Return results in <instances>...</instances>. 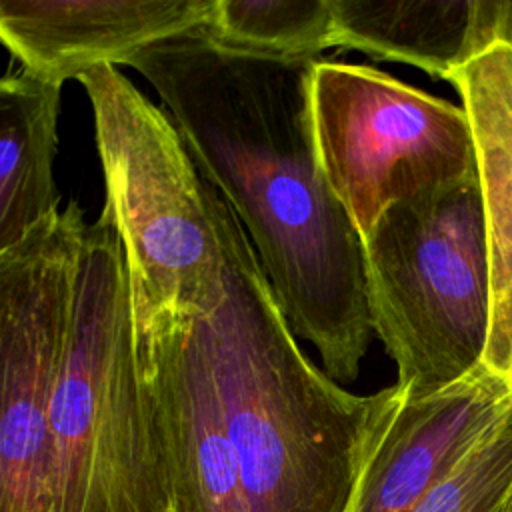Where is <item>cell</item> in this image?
Instances as JSON below:
<instances>
[{"mask_svg":"<svg viewBox=\"0 0 512 512\" xmlns=\"http://www.w3.org/2000/svg\"><path fill=\"white\" fill-rule=\"evenodd\" d=\"M314 60L232 52L188 32L134 54L200 174L222 194L296 338L354 382L372 342L364 242L314 146Z\"/></svg>","mask_w":512,"mask_h":512,"instance_id":"6da1fadb","label":"cell"},{"mask_svg":"<svg viewBox=\"0 0 512 512\" xmlns=\"http://www.w3.org/2000/svg\"><path fill=\"white\" fill-rule=\"evenodd\" d=\"M222 252V298L200 316L248 512H344L392 384L354 394L300 348L252 244L204 178Z\"/></svg>","mask_w":512,"mask_h":512,"instance_id":"7a4b0ae2","label":"cell"},{"mask_svg":"<svg viewBox=\"0 0 512 512\" xmlns=\"http://www.w3.org/2000/svg\"><path fill=\"white\" fill-rule=\"evenodd\" d=\"M50 436V512H160L158 430L138 370L126 252L106 206L82 240Z\"/></svg>","mask_w":512,"mask_h":512,"instance_id":"3957f363","label":"cell"},{"mask_svg":"<svg viewBox=\"0 0 512 512\" xmlns=\"http://www.w3.org/2000/svg\"><path fill=\"white\" fill-rule=\"evenodd\" d=\"M364 268L372 332L406 396L482 364L492 276L478 176L392 206L364 240Z\"/></svg>","mask_w":512,"mask_h":512,"instance_id":"277c9868","label":"cell"},{"mask_svg":"<svg viewBox=\"0 0 512 512\" xmlns=\"http://www.w3.org/2000/svg\"><path fill=\"white\" fill-rule=\"evenodd\" d=\"M78 82L92 108L104 206L126 252L134 324L160 312H212L222 298L218 230L178 128L116 66Z\"/></svg>","mask_w":512,"mask_h":512,"instance_id":"5b68a950","label":"cell"},{"mask_svg":"<svg viewBox=\"0 0 512 512\" xmlns=\"http://www.w3.org/2000/svg\"><path fill=\"white\" fill-rule=\"evenodd\" d=\"M310 120L320 168L362 242L392 206L476 176L464 108L374 66L314 60Z\"/></svg>","mask_w":512,"mask_h":512,"instance_id":"8992f818","label":"cell"},{"mask_svg":"<svg viewBox=\"0 0 512 512\" xmlns=\"http://www.w3.org/2000/svg\"><path fill=\"white\" fill-rule=\"evenodd\" d=\"M86 226L72 200L0 256V512H50V404Z\"/></svg>","mask_w":512,"mask_h":512,"instance_id":"52a82bcc","label":"cell"},{"mask_svg":"<svg viewBox=\"0 0 512 512\" xmlns=\"http://www.w3.org/2000/svg\"><path fill=\"white\" fill-rule=\"evenodd\" d=\"M160 442V512H248L200 316L134 324Z\"/></svg>","mask_w":512,"mask_h":512,"instance_id":"ba28073f","label":"cell"},{"mask_svg":"<svg viewBox=\"0 0 512 512\" xmlns=\"http://www.w3.org/2000/svg\"><path fill=\"white\" fill-rule=\"evenodd\" d=\"M510 404L506 378L484 364L436 392L404 394L368 436L344 512H414Z\"/></svg>","mask_w":512,"mask_h":512,"instance_id":"9c48e42d","label":"cell"},{"mask_svg":"<svg viewBox=\"0 0 512 512\" xmlns=\"http://www.w3.org/2000/svg\"><path fill=\"white\" fill-rule=\"evenodd\" d=\"M214 0H0V44L54 84L202 30Z\"/></svg>","mask_w":512,"mask_h":512,"instance_id":"30bf717a","label":"cell"},{"mask_svg":"<svg viewBox=\"0 0 512 512\" xmlns=\"http://www.w3.org/2000/svg\"><path fill=\"white\" fill-rule=\"evenodd\" d=\"M446 82L472 126L488 238L492 318L482 364L506 376L512 358V48L490 44Z\"/></svg>","mask_w":512,"mask_h":512,"instance_id":"8fae6325","label":"cell"},{"mask_svg":"<svg viewBox=\"0 0 512 512\" xmlns=\"http://www.w3.org/2000/svg\"><path fill=\"white\" fill-rule=\"evenodd\" d=\"M334 48L446 80L492 40L484 0H330Z\"/></svg>","mask_w":512,"mask_h":512,"instance_id":"7c38bea8","label":"cell"},{"mask_svg":"<svg viewBox=\"0 0 512 512\" xmlns=\"http://www.w3.org/2000/svg\"><path fill=\"white\" fill-rule=\"evenodd\" d=\"M60 90L22 68L0 76V256L60 210L54 180Z\"/></svg>","mask_w":512,"mask_h":512,"instance_id":"4fadbf2b","label":"cell"},{"mask_svg":"<svg viewBox=\"0 0 512 512\" xmlns=\"http://www.w3.org/2000/svg\"><path fill=\"white\" fill-rule=\"evenodd\" d=\"M206 38L272 60H318L334 48L330 0H214Z\"/></svg>","mask_w":512,"mask_h":512,"instance_id":"5bb4252c","label":"cell"},{"mask_svg":"<svg viewBox=\"0 0 512 512\" xmlns=\"http://www.w3.org/2000/svg\"><path fill=\"white\" fill-rule=\"evenodd\" d=\"M414 512H512V404Z\"/></svg>","mask_w":512,"mask_h":512,"instance_id":"9a60e30c","label":"cell"},{"mask_svg":"<svg viewBox=\"0 0 512 512\" xmlns=\"http://www.w3.org/2000/svg\"><path fill=\"white\" fill-rule=\"evenodd\" d=\"M486 24L492 44L512 48V0H486Z\"/></svg>","mask_w":512,"mask_h":512,"instance_id":"2e32d148","label":"cell"},{"mask_svg":"<svg viewBox=\"0 0 512 512\" xmlns=\"http://www.w3.org/2000/svg\"><path fill=\"white\" fill-rule=\"evenodd\" d=\"M506 382H508V386H510V392H512V358H510V364H508V370H506Z\"/></svg>","mask_w":512,"mask_h":512,"instance_id":"e0dca14e","label":"cell"}]
</instances>
